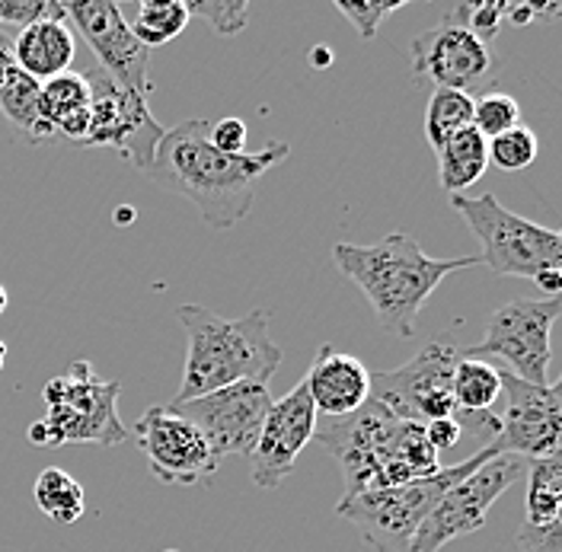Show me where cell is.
Listing matches in <instances>:
<instances>
[{
	"mask_svg": "<svg viewBox=\"0 0 562 552\" xmlns=\"http://www.w3.org/2000/svg\"><path fill=\"white\" fill-rule=\"evenodd\" d=\"M211 122L186 119L164 132L144 176L199 207L214 230H234L252 207L259 179L288 160L291 147L269 140L256 154H221L209 140Z\"/></svg>",
	"mask_w": 562,
	"mask_h": 552,
	"instance_id": "obj_1",
	"label": "cell"
},
{
	"mask_svg": "<svg viewBox=\"0 0 562 552\" xmlns=\"http://www.w3.org/2000/svg\"><path fill=\"white\" fill-rule=\"evenodd\" d=\"M333 262L368 297L381 329L400 339L413 336L416 316L445 278L483 266L480 256L435 259L403 230L386 234L384 240L374 246L336 243Z\"/></svg>",
	"mask_w": 562,
	"mask_h": 552,
	"instance_id": "obj_2",
	"label": "cell"
},
{
	"mask_svg": "<svg viewBox=\"0 0 562 552\" xmlns=\"http://www.w3.org/2000/svg\"><path fill=\"white\" fill-rule=\"evenodd\" d=\"M314 441L333 453L342 470L346 495H361L374 488L425 480L441 470L425 428L390 415L374 399L342 418H326L316 425Z\"/></svg>",
	"mask_w": 562,
	"mask_h": 552,
	"instance_id": "obj_3",
	"label": "cell"
},
{
	"mask_svg": "<svg viewBox=\"0 0 562 552\" xmlns=\"http://www.w3.org/2000/svg\"><path fill=\"white\" fill-rule=\"evenodd\" d=\"M176 319L186 329V368L173 396L189 403L234 383H266L279 374L281 348L269 333L272 313L256 307L240 319H224L209 307L182 304Z\"/></svg>",
	"mask_w": 562,
	"mask_h": 552,
	"instance_id": "obj_4",
	"label": "cell"
},
{
	"mask_svg": "<svg viewBox=\"0 0 562 552\" xmlns=\"http://www.w3.org/2000/svg\"><path fill=\"white\" fill-rule=\"evenodd\" d=\"M492 448H480L473 457H467L457 466H445L425 480L413 483L390 485V488H374V492H361L342 498L336 515L346 518L358 530V537L374 552H409L413 540L419 533L425 518L435 511V505L441 502V495L457 485L463 476H470L473 470H480L483 463H490Z\"/></svg>",
	"mask_w": 562,
	"mask_h": 552,
	"instance_id": "obj_5",
	"label": "cell"
},
{
	"mask_svg": "<svg viewBox=\"0 0 562 552\" xmlns=\"http://www.w3.org/2000/svg\"><path fill=\"white\" fill-rule=\"evenodd\" d=\"M451 207L483 246L480 262L495 275L533 278L562 269V237L521 214L498 205L495 195H451Z\"/></svg>",
	"mask_w": 562,
	"mask_h": 552,
	"instance_id": "obj_6",
	"label": "cell"
},
{
	"mask_svg": "<svg viewBox=\"0 0 562 552\" xmlns=\"http://www.w3.org/2000/svg\"><path fill=\"white\" fill-rule=\"evenodd\" d=\"M119 380L97 378L93 364L77 358L68 374L52 378L42 390L45 399V425H48V448L61 444H103L115 448L128 441V428L119 418Z\"/></svg>",
	"mask_w": 562,
	"mask_h": 552,
	"instance_id": "obj_7",
	"label": "cell"
},
{
	"mask_svg": "<svg viewBox=\"0 0 562 552\" xmlns=\"http://www.w3.org/2000/svg\"><path fill=\"white\" fill-rule=\"evenodd\" d=\"M562 313V297H515L502 307H495L486 319V336L483 342L460 351V358L502 361V371L512 378L547 386L550 383V364H553V348L550 333Z\"/></svg>",
	"mask_w": 562,
	"mask_h": 552,
	"instance_id": "obj_8",
	"label": "cell"
},
{
	"mask_svg": "<svg viewBox=\"0 0 562 552\" xmlns=\"http://www.w3.org/2000/svg\"><path fill=\"white\" fill-rule=\"evenodd\" d=\"M502 371V368H498ZM495 438L490 448L495 457H521L543 460L560 457L562 444V386L550 380L547 386H533L502 371V393L492 406Z\"/></svg>",
	"mask_w": 562,
	"mask_h": 552,
	"instance_id": "obj_9",
	"label": "cell"
},
{
	"mask_svg": "<svg viewBox=\"0 0 562 552\" xmlns=\"http://www.w3.org/2000/svg\"><path fill=\"white\" fill-rule=\"evenodd\" d=\"M460 351L448 342H428L419 348L406 364L371 374V396L381 403L386 413L413 421V425H428L438 418H454V368Z\"/></svg>",
	"mask_w": 562,
	"mask_h": 552,
	"instance_id": "obj_10",
	"label": "cell"
},
{
	"mask_svg": "<svg viewBox=\"0 0 562 552\" xmlns=\"http://www.w3.org/2000/svg\"><path fill=\"white\" fill-rule=\"evenodd\" d=\"M525 473L527 460L521 457H508V453L492 457L490 463H483L480 470H473L470 476H463L441 495L435 511L419 527L409 552H441L448 543L480 530L490 518L492 505L512 485L521 483Z\"/></svg>",
	"mask_w": 562,
	"mask_h": 552,
	"instance_id": "obj_11",
	"label": "cell"
},
{
	"mask_svg": "<svg viewBox=\"0 0 562 552\" xmlns=\"http://www.w3.org/2000/svg\"><path fill=\"white\" fill-rule=\"evenodd\" d=\"M83 80L90 87V135L83 147H115L144 173L167 128L154 119L147 100L122 90L103 68L83 70Z\"/></svg>",
	"mask_w": 562,
	"mask_h": 552,
	"instance_id": "obj_12",
	"label": "cell"
},
{
	"mask_svg": "<svg viewBox=\"0 0 562 552\" xmlns=\"http://www.w3.org/2000/svg\"><path fill=\"white\" fill-rule=\"evenodd\" d=\"M167 409L195 425L217 460L249 457L272 409V393L266 383H234L189 403H170Z\"/></svg>",
	"mask_w": 562,
	"mask_h": 552,
	"instance_id": "obj_13",
	"label": "cell"
},
{
	"mask_svg": "<svg viewBox=\"0 0 562 552\" xmlns=\"http://www.w3.org/2000/svg\"><path fill=\"white\" fill-rule=\"evenodd\" d=\"M128 438L138 441L140 453L147 457L150 476L160 483H209L221 466V460L214 457V450L202 438V431L167 406H150L135 421Z\"/></svg>",
	"mask_w": 562,
	"mask_h": 552,
	"instance_id": "obj_14",
	"label": "cell"
},
{
	"mask_svg": "<svg viewBox=\"0 0 562 552\" xmlns=\"http://www.w3.org/2000/svg\"><path fill=\"white\" fill-rule=\"evenodd\" d=\"M413 74L416 80L435 83V90H460L473 97L490 80L492 52L490 45L470 33L451 10L438 26L416 35Z\"/></svg>",
	"mask_w": 562,
	"mask_h": 552,
	"instance_id": "obj_15",
	"label": "cell"
},
{
	"mask_svg": "<svg viewBox=\"0 0 562 552\" xmlns=\"http://www.w3.org/2000/svg\"><path fill=\"white\" fill-rule=\"evenodd\" d=\"M65 10H68V26H77V33L87 38V45L100 58V68L122 90L147 100L154 90L150 77H147L150 52L135 38L128 20L119 10V3L87 0V3H65Z\"/></svg>",
	"mask_w": 562,
	"mask_h": 552,
	"instance_id": "obj_16",
	"label": "cell"
},
{
	"mask_svg": "<svg viewBox=\"0 0 562 552\" xmlns=\"http://www.w3.org/2000/svg\"><path fill=\"white\" fill-rule=\"evenodd\" d=\"M316 431V409L307 383L301 380L288 396L272 399V409L262 421L259 441L249 453L252 463V483L266 492L279 488L291 473L301 457V450L314 441Z\"/></svg>",
	"mask_w": 562,
	"mask_h": 552,
	"instance_id": "obj_17",
	"label": "cell"
},
{
	"mask_svg": "<svg viewBox=\"0 0 562 552\" xmlns=\"http://www.w3.org/2000/svg\"><path fill=\"white\" fill-rule=\"evenodd\" d=\"M521 552H562V460H527L525 520L518 527Z\"/></svg>",
	"mask_w": 562,
	"mask_h": 552,
	"instance_id": "obj_18",
	"label": "cell"
},
{
	"mask_svg": "<svg viewBox=\"0 0 562 552\" xmlns=\"http://www.w3.org/2000/svg\"><path fill=\"white\" fill-rule=\"evenodd\" d=\"M307 393L314 399L316 415L326 418H342L361 409L371 396V371L342 351H333V346L316 348L314 361L304 374Z\"/></svg>",
	"mask_w": 562,
	"mask_h": 552,
	"instance_id": "obj_19",
	"label": "cell"
},
{
	"mask_svg": "<svg viewBox=\"0 0 562 552\" xmlns=\"http://www.w3.org/2000/svg\"><path fill=\"white\" fill-rule=\"evenodd\" d=\"M77 58V38L68 23H35L20 30L13 38V61L16 70L38 83L68 74Z\"/></svg>",
	"mask_w": 562,
	"mask_h": 552,
	"instance_id": "obj_20",
	"label": "cell"
},
{
	"mask_svg": "<svg viewBox=\"0 0 562 552\" xmlns=\"http://www.w3.org/2000/svg\"><path fill=\"white\" fill-rule=\"evenodd\" d=\"M438 179L441 189L451 195H463V189H470L473 182H480L486 167H490V154H486V138L476 128H463L460 135L445 140L438 150Z\"/></svg>",
	"mask_w": 562,
	"mask_h": 552,
	"instance_id": "obj_21",
	"label": "cell"
},
{
	"mask_svg": "<svg viewBox=\"0 0 562 552\" xmlns=\"http://www.w3.org/2000/svg\"><path fill=\"white\" fill-rule=\"evenodd\" d=\"M38 93H42V83L26 77L23 70H13L7 77V83L0 87V112L3 119L30 140V144H42V140L58 138L55 125H48L42 119V109H38Z\"/></svg>",
	"mask_w": 562,
	"mask_h": 552,
	"instance_id": "obj_22",
	"label": "cell"
},
{
	"mask_svg": "<svg viewBox=\"0 0 562 552\" xmlns=\"http://www.w3.org/2000/svg\"><path fill=\"white\" fill-rule=\"evenodd\" d=\"M33 495L38 511L52 520V523H61V527L77 523V520L83 518V511H87L83 485L77 483L68 470H61V466L42 470L38 480H35Z\"/></svg>",
	"mask_w": 562,
	"mask_h": 552,
	"instance_id": "obj_23",
	"label": "cell"
},
{
	"mask_svg": "<svg viewBox=\"0 0 562 552\" xmlns=\"http://www.w3.org/2000/svg\"><path fill=\"white\" fill-rule=\"evenodd\" d=\"M189 20L192 16L186 10V0H144L135 23H132V33L147 52H154L186 33Z\"/></svg>",
	"mask_w": 562,
	"mask_h": 552,
	"instance_id": "obj_24",
	"label": "cell"
},
{
	"mask_svg": "<svg viewBox=\"0 0 562 552\" xmlns=\"http://www.w3.org/2000/svg\"><path fill=\"white\" fill-rule=\"evenodd\" d=\"M463 128H473V97L460 90H435L425 109V140L431 150H438Z\"/></svg>",
	"mask_w": 562,
	"mask_h": 552,
	"instance_id": "obj_25",
	"label": "cell"
},
{
	"mask_svg": "<svg viewBox=\"0 0 562 552\" xmlns=\"http://www.w3.org/2000/svg\"><path fill=\"white\" fill-rule=\"evenodd\" d=\"M90 105V87L83 80V74H61V77H52L42 83V93H38V109H42V119L48 125H55L58 132V122H65L68 115L80 112Z\"/></svg>",
	"mask_w": 562,
	"mask_h": 552,
	"instance_id": "obj_26",
	"label": "cell"
},
{
	"mask_svg": "<svg viewBox=\"0 0 562 552\" xmlns=\"http://www.w3.org/2000/svg\"><path fill=\"white\" fill-rule=\"evenodd\" d=\"M521 125V105L512 93L502 90H483L473 97V128L486 140L498 138Z\"/></svg>",
	"mask_w": 562,
	"mask_h": 552,
	"instance_id": "obj_27",
	"label": "cell"
},
{
	"mask_svg": "<svg viewBox=\"0 0 562 552\" xmlns=\"http://www.w3.org/2000/svg\"><path fill=\"white\" fill-rule=\"evenodd\" d=\"M486 154H490L492 167L505 170V173H518V170H527L537 154H540V140L537 135L527 128V125H518L498 138L486 140Z\"/></svg>",
	"mask_w": 562,
	"mask_h": 552,
	"instance_id": "obj_28",
	"label": "cell"
},
{
	"mask_svg": "<svg viewBox=\"0 0 562 552\" xmlns=\"http://www.w3.org/2000/svg\"><path fill=\"white\" fill-rule=\"evenodd\" d=\"M189 16H202L211 33L221 38H234L246 30L249 3L246 0H186Z\"/></svg>",
	"mask_w": 562,
	"mask_h": 552,
	"instance_id": "obj_29",
	"label": "cell"
},
{
	"mask_svg": "<svg viewBox=\"0 0 562 552\" xmlns=\"http://www.w3.org/2000/svg\"><path fill=\"white\" fill-rule=\"evenodd\" d=\"M0 23L35 26V23H68V10L61 0H0Z\"/></svg>",
	"mask_w": 562,
	"mask_h": 552,
	"instance_id": "obj_30",
	"label": "cell"
},
{
	"mask_svg": "<svg viewBox=\"0 0 562 552\" xmlns=\"http://www.w3.org/2000/svg\"><path fill=\"white\" fill-rule=\"evenodd\" d=\"M454 13L457 20L476 35L480 42H486V45L505 26V3H492V0H483V3H460Z\"/></svg>",
	"mask_w": 562,
	"mask_h": 552,
	"instance_id": "obj_31",
	"label": "cell"
},
{
	"mask_svg": "<svg viewBox=\"0 0 562 552\" xmlns=\"http://www.w3.org/2000/svg\"><path fill=\"white\" fill-rule=\"evenodd\" d=\"M400 7H403V0H396V3H346V0H339L336 3V10L355 26V33L361 35V38H368V42L384 26L386 16L396 13Z\"/></svg>",
	"mask_w": 562,
	"mask_h": 552,
	"instance_id": "obj_32",
	"label": "cell"
},
{
	"mask_svg": "<svg viewBox=\"0 0 562 552\" xmlns=\"http://www.w3.org/2000/svg\"><path fill=\"white\" fill-rule=\"evenodd\" d=\"M209 140L221 154H246V122L244 119H221L209 128Z\"/></svg>",
	"mask_w": 562,
	"mask_h": 552,
	"instance_id": "obj_33",
	"label": "cell"
},
{
	"mask_svg": "<svg viewBox=\"0 0 562 552\" xmlns=\"http://www.w3.org/2000/svg\"><path fill=\"white\" fill-rule=\"evenodd\" d=\"M422 428H425V438H428V444H431L435 453L454 450L460 444V438H463V431H460V425H457L454 418H438V421H428Z\"/></svg>",
	"mask_w": 562,
	"mask_h": 552,
	"instance_id": "obj_34",
	"label": "cell"
},
{
	"mask_svg": "<svg viewBox=\"0 0 562 552\" xmlns=\"http://www.w3.org/2000/svg\"><path fill=\"white\" fill-rule=\"evenodd\" d=\"M505 20H508L512 26H527L530 20H537L533 3H505Z\"/></svg>",
	"mask_w": 562,
	"mask_h": 552,
	"instance_id": "obj_35",
	"label": "cell"
},
{
	"mask_svg": "<svg viewBox=\"0 0 562 552\" xmlns=\"http://www.w3.org/2000/svg\"><path fill=\"white\" fill-rule=\"evenodd\" d=\"M16 70V61H13V38L0 33V87L7 83V77Z\"/></svg>",
	"mask_w": 562,
	"mask_h": 552,
	"instance_id": "obj_36",
	"label": "cell"
},
{
	"mask_svg": "<svg viewBox=\"0 0 562 552\" xmlns=\"http://www.w3.org/2000/svg\"><path fill=\"white\" fill-rule=\"evenodd\" d=\"M540 291H547V297H560L562 291V269H550V272H540L533 278Z\"/></svg>",
	"mask_w": 562,
	"mask_h": 552,
	"instance_id": "obj_37",
	"label": "cell"
},
{
	"mask_svg": "<svg viewBox=\"0 0 562 552\" xmlns=\"http://www.w3.org/2000/svg\"><path fill=\"white\" fill-rule=\"evenodd\" d=\"M333 61H336V55H333V48H329V45H316L314 52H311V65H314V68H329V65H333Z\"/></svg>",
	"mask_w": 562,
	"mask_h": 552,
	"instance_id": "obj_38",
	"label": "cell"
},
{
	"mask_svg": "<svg viewBox=\"0 0 562 552\" xmlns=\"http://www.w3.org/2000/svg\"><path fill=\"white\" fill-rule=\"evenodd\" d=\"M30 441L38 444V448H48V425L45 421H35L33 428H30Z\"/></svg>",
	"mask_w": 562,
	"mask_h": 552,
	"instance_id": "obj_39",
	"label": "cell"
},
{
	"mask_svg": "<svg viewBox=\"0 0 562 552\" xmlns=\"http://www.w3.org/2000/svg\"><path fill=\"white\" fill-rule=\"evenodd\" d=\"M115 221H119V224H125V221L132 224V221H135V207H122V211L115 214Z\"/></svg>",
	"mask_w": 562,
	"mask_h": 552,
	"instance_id": "obj_40",
	"label": "cell"
},
{
	"mask_svg": "<svg viewBox=\"0 0 562 552\" xmlns=\"http://www.w3.org/2000/svg\"><path fill=\"white\" fill-rule=\"evenodd\" d=\"M7 304H10V297H7V291L0 288V316H3V311H7Z\"/></svg>",
	"mask_w": 562,
	"mask_h": 552,
	"instance_id": "obj_41",
	"label": "cell"
},
{
	"mask_svg": "<svg viewBox=\"0 0 562 552\" xmlns=\"http://www.w3.org/2000/svg\"><path fill=\"white\" fill-rule=\"evenodd\" d=\"M3 364H7V346L0 342V371H3Z\"/></svg>",
	"mask_w": 562,
	"mask_h": 552,
	"instance_id": "obj_42",
	"label": "cell"
},
{
	"mask_svg": "<svg viewBox=\"0 0 562 552\" xmlns=\"http://www.w3.org/2000/svg\"><path fill=\"white\" fill-rule=\"evenodd\" d=\"M164 552H176V550H164Z\"/></svg>",
	"mask_w": 562,
	"mask_h": 552,
	"instance_id": "obj_43",
	"label": "cell"
}]
</instances>
